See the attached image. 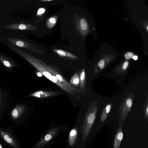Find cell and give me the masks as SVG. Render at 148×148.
<instances>
[{
	"mask_svg": "<svg viewBox=\"0 0 148 148\" xmlns=\"http://www.w3.org/2000/svg\"><path fill=\"white\" fill-rule=\"evenodd\" d=\"M79 131L77 127H73L70 131L68 139L69 146L74 147L79 139Z\"/></svg>",
	"mask_w": 148,
	"mask_h": 148,
	"instance_id": "ba28073f",
	"label": "cell"
},
{
	"mask_svg": "<svg viewBox=\"0 0 148 148\" xmlns=\"http://www.w3.org/2000/svg\"><path fill=\"white\" fill-rule=\"evenodd\" d=\"M53 51L62 57H65L74 59L78 58L77 57L74 55L62 50L54 49Z\"/></svg>",
	"mask_w": 148,
	"mask_h": 148,
	"instance_id": "9a60e30c",
	"label": "cell"
},
{
	"mask_svg": "<svg viewBox=\"0 0 148 148\" xmlns=\"http://www.w3.org/2000/svg\"><path fill=\"white\" fill-rule=\"evenodd\" d=\"M0 61L6 67L11 69L15 66V64L3 55H0Z\"/></svg>",
	"mask_w": 148,
	"mask_h": 148,
	"instance_id": "5bb4252c",
	"label": "cell"
},
{
	"mask_svg": "<svg viewBox=\"0 0 148 148\" xmlns=\"http://www.w3.org/2000/svg\"><path fill=\"white\" fill-rule=\"evenodd\" d=\"M3 99L2 97V94L1 92V91H0V109L1 107L2 106L3 103Z\"/></svg>",
	"mask_w": 148,
	"mask_h": 148,
	"instance_id": "cb8c5ba5",
	"label": "cell"
},
{
	"mask_svg": "<svg viewBox=\"0 0 148 148\" xmlns=\"http://www.w3.org/2000/svg\"><path fill=\"white\" fill-rule=\"evenodd\" d=\"M45 11V9L44 8H41L39 9L38 12L37 14L38 15H41L43 14Z\"/></svg>",
	"mask_w": 148,
	"mask_h": 148,
	"instance_id": "603a6c76",
	"label": "cell"
},
{
	"mask_svg": "<svg viewBox=\"0 0 148 148\" xmlns=\"http://www.w3.org/2000/svg\"><path fill=\"white\" fill-rule=\"evenodd\" d=\"M40 63L48 71L51 73L61 83L66 85L73 90L78 96L80 94V90L72 86L61 75L59 71L51 65L46 64L40 60L38 59Z\"/></svg>",
	"mask_w": 148,
	"mask_h": 148,
	"instance_id": "277c9868",
	"label": "cell"
},
{
	"mask_svg": "<svg viewBox=\"0 0 148 148\" xmlns=\"http://www.w3.org/2000/svg\"><path fill=\"white\" fill-rule=\"evenodd\" d=\"M10 47L17 54L25 58L47 78L55 84L70 95L77 98H78V96L73 90L66 85L59 81L54 75L40 63L38 59L23 51L14 45H12Z\"/></svg>",
	"mask_w": 148,
	"mask_h": 148,
	"instance_id": "6da1fadb",
	"label": "cell"
},
{
	"mask_svg": "<svg viewBox=\"0 0 148 148\" xmlns=\"http://www.w3.org/2000/svg\"><path fill=\"white\" fill-rule=\"evenodd\" d=\"M49 22L48 23H50V24L48 26H49V27L50 25L51 27L53 26L56 22V19L55 18L53 17L50 18L49 19Z\"/></svg>",
	"mask_w": 148,
	"mask_h": 148,
	"instance_id": "7402d4cb",
	"label": "cell"
},
{
	"mask_svg": "<svg viewBox=\"0 0 148 148\" xmlns=\"http://www.w3.org/2000/svg\"><path fill=\"white\" fill-rule=\"evenodd\" d=\"M144 113V118L147 121H148V106L147 103L145 109Z\"/></svg>",
	"mask_w": 148,
	"mask_h": 148,
	"instance_id": "44dd1931",
	"label": "cell"
},
{
	"mask_svg": "<svg viewBox=\"0 0 148 148\" xmlns=\"http://www.w3.org/2000/svg\"><path fill=\"white\" fill-rule=\"evenodd\" d=\"M114 55H107L104 56L98 62L95 67V73L103 69L114 58Z\"/></svg>",
	"mask_w": 148,
	"mask_h": 148,
	"instance_id": "52a82bcc",
	"label": "cell"
},
{
	"mask_svg": "<svg viewBox=\"0 0 148 148\" xmlns=\"http://www.w3.org/2000/svg\"><path fill=\"white\" fill-rule=\"evenodd\" d=\"M132 104L133 98L132 96L127 97L123 101L121 108V111L120 114L119 125H122L124 121L130 112Z\"/></svg>",
	"mask_w": 148,
	"mask_h": 148,
	"instance_id": "5b68a950",
	"label": "cell"
},
{
	"mask_svg": "<svg viewBox=\"0 0 148 148\" xmlns=\"http://www.w3.org/2000/svg\"><path fill=\"white\" fill-rule=\"evenodd\" d=\"M98 110L97 103H91L85 114L83 122L80 131L82 134L81 139L84 142L87 139L95 121Z\"/></svg>",
	"mask_w": 148,
	"mask_h": 148,
	"instance_id": "7a4b0ae2",
	"label": "cell"
},
{
	"mask_svg": "<svg viewBox=\"0 0 148 148\" xmlns=\"http://www.w3.org/2000/svg\"><path fill=\"white\" fill-rule=\"evenodd\" d=\"M52 1V0H41V1Z\"/></svg>",
	"mask_w": 148,
	"mask_h": 148,
	"instance_id": "4316f807",
	"label": "cell"
},
{
	"mask_svg": "<svg viewBox=\"0 0 148 148\" xmlns=\"http://www.w3.org/2000/svg\"><path fill=\"white\" fill-rule=\"evenodd\" d=\"M134 56V54L133 52H128L125 54L124 57L126 60H129L131 58H132Z\"/></svg>",
	"mask_w": 148,
	"mask_h": 148,
	"instance_id": "ffe728a7",
	"label": "cell"
},
{
	"mask_svg": "<svg viewBox=\"0 0 148 148\" xmlns=\"http://www.w3.org/2000/svg\"><path fill=\"white\" fill-rule=\"evenodd\" d=\"M25 109V106L23 105L16 106L10 113V116L12 119L16 121L19 119L24 112Z\"/></svg>",
	"mask_w": 148,
	"mask_h": 148,
	"instance_id": "30bf717a",
	"label": "cell"
},
{
	"mask_svg": "<svg viewBox=\"0 0 148 148\" xmlns=\"http://www.w3.org/2000/svg\"><path fill=\"white\" fill-rule=\"evenodd\" d=\"M70 84L75 87H78L79 85V77L78 73H75L72 76L70 81Z\"/></svg>",
	"mask_w": 148,
	"mask_h": 148,
	"instance_id": "2e32d148",
	"label": "cell"
},
{
	"mask_svg": "<svg viewBox=\"0 0 148 148\" xmlns=\"http://www.w3.org/2000/svg\"><path fill=\"white\" fill-rule=\"evenodd\" d=\"M0 148H4V147L3 146V145L1 143V142L0 141Z\"/></svg>",
	"mask_w": 148,
	"mask_h": 148,
	"instance_id": "484cf974",
	"label": "cell"
},
{
	"mask_svg": "<svg viewBox=\"0 0 148 148\" xmlns=\"http://www.w3.org/2000/svg\"><path fill=\"white\" fill-rule=\"evenodd\" d=\"M31 25L30 24L13 23L5 26V27L13 29L27 30L31 29Z\"/></svg>",
	"mask_w": 148,
	"mask_h": 148,
	"instance_id": "7c38bea8",
	"label": "cell"
},
{
	"mask_svg": "<svg viewBox=\"0 0 148 148\" xmlns=\"http://www.w3.org/2000/svg\"><path fill=\"white\" fill-rule=\"evenodd\" d=\"M58 94L59 92L56 91L39 90L29 94L28 96L42 99L54 96Z\"/></svg>",
	"mask_w": 148,
	"mask_h": 148,
	"instance_id": "9c48e42d",
	"label": "cell"
},
{
	"mask_svg": "<svg viewBox=\"0 0 148 148\" xmlns=\"http://www.w3.org/2000/svg\"><path fill=\"white\" fill-rule=\"evenodd\" d=\"M80 25L81 29L83 31L86 32V34L88 33L89 30V27L88 23L85 18H82L80 19Z\"/></svg>",
	"mask_w": 148,
	"mask_h": 148,
	"instance_id": "ac0fdd59",
	"label": "cell"
},
{
	"mask_svg": "<svg viewBox=\"0 0 148 148\" xmlns=\"http://www.w3.org/2000/svg\"><path fill=\"white\" fill-rule=\"evenodd\" d=\"M122 126L119 125L114 138L112 148H119L123 137Z\"/></svg>",
	"mask_w": 148,
	"mask_h": 148,
	"instance_id": "8fae6325",
	"label": "cell"
},
{
	"mask_svg": "<svg viewBox=\"0 0 148 148\" xmlns=\"http://www.w3.org/2000/svg\"><path fill=\"white\" fill-rule=\"evenodd\" d=\"M111 104L107 105L104 108L100 117V121L101 123L104 122L107 117L111 110Z\"/></svg>",
	"mask_w": 148,
	"mask_h": 148,
	"instance_id": "4fadbf2b",
	"label": "cell"
},
{
	"mask_svg": "<svg viewBox=\"0 0 148 148\" xmlns=\"http://www.w3.org/2000/svg\"><path fill=\"white\" fill-rule=\"evenodd\" d=\"M129 64V63L128 61H124L119 67L118 70H120L119 71L121 72L125 71L128 68Z\"/></svg>",
	"mask_w": 148,
	"mask_h": 148,
	"instance_id": "d6986e66",
	"label": "cell"
},
{
	"mask_svg": "<svg viewBox=\"0 0 148 148\" xmlns=\"http://www.w3.org/2000/svg\"><path fill=\"white\" fill-rule=\"evenodd\" d=\"M0 137L11 148H21L18 141L11 127L4 128L0 127Z\"/></svg>",
	"mask_w": 148,
	"mask_h": 148,
	"instance_id": "3957f363",
	"label": "cell"
},
{
	"mask_svg": "<svg viewBox=\"0 0 148 148\" xmlns=\"http://www.w3.org/2000/svg\"><path fill=\"white\" fill-rule=\"evenodd\" d=\"M79 77L80 88L81 90H82L84 88L85 82L86 73L84 68L81 70Z\"/></svg>",
	"mask_w": 148,
	"mask_h": 148,
	"instance_id": "e0dca14e",
	"label": "cell"
},
{
	"mask_svg": "<svg viewBox=\"0 0 148 148\" xmlns=\"http://www.w3.org/2000/svg\"><path fill=\"white\" fill-rule=\"evenodd\" d=\"M59 128L56 127L49 131L43 136L34 146V148H40L49 141L57 133Z\"/></svg>",
	"mask_w": 148,
	"mask_h": 148,
	"instance_id": "8992f818",
	"label": "cell"
},
{
	"mask_svg": "<svg viewBox=\"0 0 148 148\" xmlns=\"http://www.w3.org/2000/svg\"><path fill=\"white\" fill-rule=\"evenodd\" d=\"M132 58L135 60H136L138 59V56L137 55H134Z\"/></svg>",
	"mask_w": 148,
	"mask_h": 148,
	"instance_id": "d4e9b609",
	"label": "cell"
}]
</instances>
